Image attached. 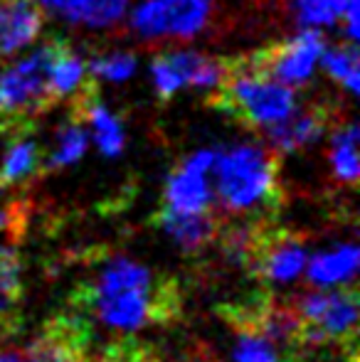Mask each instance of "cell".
<instances>
[{
    "mask_svg": "<svg viewBox=\"0 0 360 362\" xmlns=\"http://www.w3.org/2000/svg\"><path fill=\"white\" fill-rule=\"evenodd\" d=\"M0 362H87L84 323L72 315H57L42 325L28 348L0 353Z\"/></svg>",
    "mask_w": 360,
    "mask_h": 362,
    "instance_id": "9c48e42d",
    "label": "cell"
},
{
    "mask_svg": "<svg viewBox=\"0 0 360 362\" xmlns=\"http://www.w3.org/2000/svg\"><path fill=\"white\" fill-rule=\"evenodd\" d=\"M89 74L104 76L109 81H124L136 72V54L134 52H109L94 54L89 59Z\"/></svg>",
    "mask_w": 360,
    "mask_h": 362,
    "instance_id": "484cf974",
    "label": "cell"
},
{
    "mask_svg": "<svg viewBox=\"0 0 360 362\" xmlns=\"http://www.w3.org/2000/svg\"><path fill=\"white\" fill-rule=\"evenodd\" d=\"M151 74H153V81H156V91H158V99L161 101H170L178 89H182V81L178 72L170 67V62L166 59V54H158L151 64Z\"/></svg>",
    "mask_w": 360,
    "mask_h": 362,
    "instance_id": "4316f807",
    "label": "cell"
},
{
    "mask_svg": "<svg viewBox=\"0 0 360 362\" xmlns=\"http://www.w3.org/2000/svg\"><path fill=\"white\" fill-rule=\"evenodd\" d=\"M64 15L87 28H111L129 10V0H64Z\"/></svg>",
    "mask_w": 360,
    "mask_h": 362,
    "instance_id": "ffe728a7",
    "label": "cell"
},
{
    "mask_svg": "<svg viewBox=\"0 0 360 362\" xmlns=\"http://www.w3.org/2000/svg\"><path fill=\"white\" fill-rule=\"evenodd\" d=\"M323 69L331 79H336L348 94H356L360 89V54H358V45L348 42V45H338V47L326 49L323 47L321 57Z\"/></svg>",
    "mask_w": 360,
    "mask_h": 362,
    "instance_id": "603a6c76",
    "label": "cell"
},
{
    "mask_svg": "<svg viewBox=\"0 0 360 362\" xmlns=\"http://www.w3.org/2000/svg\"><path fill=\"white\" fill-rule=\"evenodd\" d=\"M10 190L13 187H5L0 182V234H10L13 239H20L30 207L25 197H13Z\"/></svg>",
    "mask_w": 360,
    "mask_h": 362,
    "instance_id": "d4e9b609",
    "label": "cell"
},
{
    "mask_svg": "<svg viewBox=\"0 0 360 362\" xmlns=\"http://www.w3.org/2000/svg\"><path fill=\"white\" fill-rule=\"evenodd\" d=\"M358 269V249L356 244H346L333 252L316 254L308 262L306 276L313 286H341V284H351L356 279Z\"/></svg>",
    "mask_w": 360,
    "mask_h": 362,
    "instance_id": "ac0fdd59",
    "label": "cell"
},
{
    "mask_svg": "<svg viewBox=\"0 0 360 362\" xmlns=\"http://www.w3.org/2000/svg\"><path fill=\"white\" fill-rule=\"evenodd\" d=\"M72 300L79 310L91 313L116 330L163 325L180 313V291L175 279L156 274L131 259L109 262L89 284L74 291Z\"/></svg>",
    "mask_w": 360,
    "mask_h": 362,
    "instance_id": "6da1fadb",
    "label": "cell"
},
{
    "mask_svg": "<svg viewBox=\"0 0 360 362\" xmlns=\"http://www.w3.org/2000/svg\"><path fill=\"white\" fill-rule=\"evenodd\" d=\"M338 109L326 101H313L303 109H294L284 121L267 129V141L279 156L284 153L306 151L308 146L318 144L321 136L336 124Z\"/></svg>",
    "mask_w": 360,
    "mask_h": 362,
    "instance_id": "8fae6325",
    "label": "cell"
},
{
    "mask_svg": "<svg viewBox=\"0 0 360 362\" xmlns=\"http://www.w3.org/2000/svg\"><path fill=\"white\" fill-rule=\"evenodd\" d=\"M215 0H144L131 13V30L146 42H187L212 25Z\"/></svg>",
    "mask_w": 360,
    "mask_h": 362,
    "instance_id": "8992f818",
    "label": "cell"
},
{
    "mask_svg": "<svg viewBox=\"0 0 360 362\" xmlns=\"http://www.w3.org/2000/svg\"><path fill=\"white\" fill-rule=\"evenodd\" d=\"M23 300V264L15 249L0 247V333L15 330Z\"/></svg>",
    "mask_w": 360,
    "mask_h": 362,
    "instance_id": "d6986e66",
    "label": "cell"
},
{
    "mask_svg": "<svg viewBox=\"0 0 360 362\" xmlns=\"http://www.w3.org/2000/svg\"><path fill=\"white\" fill-rule=\"evenodd\" d=\"M5 153L0 163V182L5 187H23L33 177L45 173V156L42 146L33 139V126H20V129L5 131Z\"/></svg>",
    "mask_w": 360,
    "mask_h": 362,
    "instance_id": "7c38bea8",
    "label": "cell"
},
{
    "mask_svg": "<svg viewBox=\"0 0 360 362\" xmlns=\"http://www.w3.org/2000/svg\"><path fill=\"white\" fill-rule=\"evenodd\" d=\"M281 156L272 146L240 144L217 153L212 163V195L235 215L274 212L281 207Z\"/></svg>",
    "mask_w": 360,
    "mask_h": 362,
    "instance_id": "7a4b0ae2",
    "label": "cell"
},
{
    "mask_svg": "<svg viewBox=\"0 0 360 362\" xmlns=\"http://www.w3.org/2000/svg\"><path fill=\"white\" fill-rule=\"evenodd\" d=\"M348 0H289L294 15L306 28H328L341 20Z\"/></svg>",
    "mask_w": 360,
    "mask_h": 362,
    "instance_id": "cb8c5ba5",
    "label": "cell"
},
{
    "mask_svg": "<svg viewBox=\"0 0 360 362\" xmlns=\"http://www.w3.org/2000/svg\"><path fill=\"white\" fill-rule=\"evenodd\" d=\"M207 106L252 131H267L296 109V91L247 67L245 57H230L227 76L207 94Z\"/></svg>",
    "mask_w": 360,
    "mask_h": 362,
    "instance_id": "3957f363",
    "label": "cell"
},
{
    "mask_svg": "<svg viewBox=\"0 0 360 362\" xmlns=\"http://www.w3.org/2000/svg\"><path fill=\"white\" fill-rule=\"evenodd\" d=\"M59 37L47 40L15 64H0V131L35 126V119L57 106L50 94V64Z\"/></svg>",
    "mask_w": 360,
    "mask_h": 362,
    "instance_id": "277c9868",
    "label": "cell"
},
{
    "mask_svg": "<svg viewBox=\"0 0 360 362\" xmlns=\"http://www.w3.org/2000/svg\"><path fill=\"white\" fill-rule=\"evenodd\" d=\"M45 25L37 0H0V59L35 42Z\"/></svg>",
    "mask_w": 360,
    "mask_h": 362,
    "instance_id": "4fadbf2b",
    "label": "cell"
},
{
    "mask_svg": "<svg viewBox=\"0 0 360 362\" xmlns=\"http://www.w3.org/2000/svg\"><path fill=\"white\" fill-rule=\"evenodd\" d=\"M331 148H328V160L338 185L356 187L360 165H358V124L353 119H341L331 126Z\"/></svg>",
    "mask_w": 360,
    "mask_h": 362,
    "instance_id": "2e32d148",
    "label": "cell"
},
{
    "mask_svg": "<svg viewBox=\"0 0 360 362\" xmlns=\"http://www.w3.org/2000/svg\"><path fill=\"white\" fill-rule=\"evenodd\" d=\"M42 10H62L64 0H37Z\"/></svg>",
    "mask_w": 360,
    "mask_h": 362,
    "instance_id": "83f0119b",
    "label": "cell"
},
{
    "mask_svg": "<svg viewBox=\"0 0 360 362\" xmlns=\"http://www.w3.org/2000/svg\"><path fill=\"white\" fill-rule=\"evenodd\" d=\"M170 67L178 72L182 86H192L197 91H207L220 86V81L227 76L230 69V57H212L195 49H170L163 52Z\"/></svg>",
    "mask_w": 360,
    "mask_h": 362,
    "instance_id": "9a60e30c",
    "label": "cell"
},
{
    "mask_svg": "<svg viewBox=\"0 0 360 362\" xmlns=\"http://www.w3.org/2000/svg\"><path fill=\"white\" fill-rule=\"evenodd\" d=\"M301 320L303 348H341L358 362V286L341 284L336 291H311L291 300Z\"/></svg>",
    "mask_w": 360,
    "mask_h": 362,
    "instance_id": "5b68a950",
    "label": "cell"
},
{
    "mask_svg": "<svg viewBox=\"0 0 360 362\" xmlns=\"http://www.w3.org/2000/svg\"><path fill=\"white\" fill-rule=\"evenodd\" d=\"M323 47H326L323 35L316 28H306L294 37L272 42L242 57L250 69L296 89L311 79Z\"/></svg>",
    "mask_w": 360,
    "mask_h": 362,
    "instance_id": "ba28073f",
    "label": "cell"
},
{
    "mask_svg": "<svg viewBox=\"0 0 360 362\" xmlns=\"http://www.w3.org/2000/svg\"><path fill=\"white\" fill-rule=\"evenodd\" d=\"M151 222L163 229L168 237H173L178 242V247L185 249V252H195V249L207 247L217 237V232H220V219L215 217L212 210L178 212L170 210V207H161Z\"/></svg>",
    "mask_w": 360,
    "mask_h": 362,
    "instance_id": "5bb4252c",
    "label": "cell"
},
{
    "mask_svg": "<svg viewBox=\"0 0 360 362\" xmlns=\"http://www.w3.org/2000/svg\"><path fill=\"white\" fill-rule=\"evenodd\" d=\"M215 151H197L173 168L163 187V207L178 212L212 210V180L210 170Z\"/></svg>",
    "mask_w": 360,
    "mask_h": 362,
    "instance_id": "30bf717a",
    "label": "cell"
},
{
    "mask_svg": "<svg viewBox=\"0 0 360 362\" xmlns=\"http://www.w3.org/2000/svg\"><path fill=\"white\" fill-rule=\"evenodd\" d=\"M89 76L91 74L87 64H84V59L74 52L72 45L59 37L52 64H50V94H52V99L59 104V101L74 96L87 84Z\"/></svg>",
    "mask_w": 360,
    "mask_h": 362,
    "instance_id": "e0dca14e",
    "label": "cell"
},
{
    "mask_svg": "<svg viewBox=\"0 0 360 362\" xmlns=\"http://www.w3.org/2000/svg\"><path fill=\"white\" fill-rule=\"evenodd\" d=\"M87 126L77 119V116L69 114V119L64 121L57 129V139H54V148L50 151L45 168L47 170H59V168H67L72 163H77L79 158L87 151Z\"/></svg>",
    "mask_w": 360,
    "mask_h": 362,
    "instance_id": "44dd1931",
    "label": "cell"
},
{
    "mask_svg": "<svg viewBox=\"0 0 360 362\" xmlns=\"http://www.w3.org/2000/svg\"><path fill=\"white\" fill-rule=\"evenodd\" d=\"M235 362H291L286 353L274 340L250 325H235Z\"/></svg>",
    "mask_w": 360,
    "mask_h": 362,
    "instance_id": "7402d4cb",
    "label": "cell"
},
{
    "mask_svg": "<svg viewBox=\"0 0 360 362\" xmlns=\"http://www.w3.org/2000/svg\"><path fill=\"white\" fill-rule=\"evenodd\" d=\"M242 264L257 279L269 284H286L306 267V237L294 229H284L262 219L247 229Z\"/></svg>",
    "mask_w": 360,
    "mask_h": 362,
    "instance_id": "52a82bcc",
    "label": "cell"
}]
</instances>
